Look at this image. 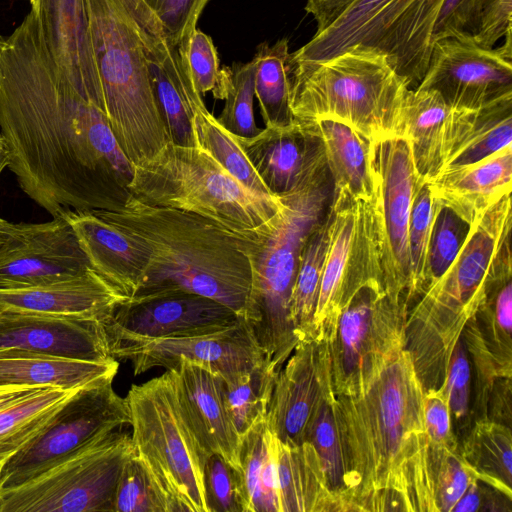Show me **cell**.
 <instances>
[{"label":"cell","instance_id":"cell-24","mask_svg":"<svg viewBox=\"0 0 512 512\" xmlns=\"http://www.w3.org/2000/svg\"><path fill=\"white\" fill-rule=\"evenodd\" d=\"M177 392L213 454L241 472L242 439L225 400L224 380L207 367L181 359L174 368Z\"/></svg>","mask_w":512,"mask_h":512},{"label":"cell","instance_id":"cell-7","mask_svg":"<svg viewBox=\"0 0 512 512\" xmlns=\"http://www.w3.org/2000/svg\"><path fill=\"white\" fill-rule=\"evenodd\" d=\"M104 113L135 166L170 136L155 98L136 23L125 0H85Z\"/></svg>","mask_w":512,"mask_h":512},{"label":"cell","instance_id":"cell-31","mask_svg":"<svg viewBox=\"0 0 512 512\" xmlns=\"http://www.w3.org/2000/svg\"><path fill=\"white\" fill-rule=\"evenodd\" d=\"M450 111L433 90L408 91L398 135L409 141L416 170L424 182L432 179L441 168L444 129Z\"/></svg>","mask_w":512,"mask_h":512},{"label":"cell","instance_id":"cell-28","mask_svg":"<svg viewBox=\"0 0 512 512\" xmlns=\"http://www.w3.org/2000/svg\"><path fill=\"white\" fill-rule=\"evenodd\" d=\"M512 145V97L479 110L452 109L439 170L479 162Z\"/></svg>","mask_w":512,"mask_h":512},{"label":"cell","instance_id":"cell-42","mask_svg":"<svg viewBox=\"0 0 512 512\" xmlns=\"http://www.w3.org/2000/svg\"><path fill=\"white\" fill-rule=\"evenodd\" d=\"M255 64L234 63L229 67L225 104L217 120L230 133L252 137L261 131L254 117Z\"/></svg>","mask_w":512,"mask_h":512},{"label":"cell","instance_id":"cell-46","mask_svg":"<svg viewBox=\"0 0 512 512\" xmlns=\"http://www.w3.org/2000/svg\"><path fill=\"white\" fill-rule=\"evenodd\" d=\"M205 492L209 512H244L240 473L217 454L206 463Z\"/></svg>","mask_w":512,"mask_h":512},{"label":"cell","instance_id":"cell-56","mask_svg":"<svg viewBox=\"0 0 512 512\" xmlns=\"http://www.w3.org/2000/svg\"><path fill=\"white\" fill-rule=\"evenodd\" d=\"M10 162V156L6 144L0 134V174L8 167Z\"/></svg>","mask_w":512,"mask_h":512},{"label":"cell","instance_id":"cell-16","mask_svg":"<svg viewBox=\"0 0 512 512\" xmlns=\"http://www.w3.org/2000/svg\"><path fill=\"white\" fill-rule=\"evenodd\" d=\"M239 319L233 310L208 297L168 291L120 302L105 319L104 326L111 349L136 341L205 334Z\"/></svg>","mask_w":512,"mask_h":512},{"label":"cell","instance_id":"cell-50","mask_svg":"<svg viewBox=\"0 0 512 512\" xmlns=\"http://www.w3.org/2000/svg\"><path fill=\"white\" fill-rule=\"evenodd\" d=\"M443 386L452 417L458 421L464 420L469 410L470 365L463 338L453 350Z\"/></svg>","mask_w":512,"mask_h":512},{"label":"cell","instance_id":"cell-10","mask_svg":"<svg viewBox=\"0 0 512 512\" xmlns=\"http://www.w3.org/2000/svg\"><path fill=\"white\" fill-rule=\"evenodd\" d=\"M444 1L356 0L331 26L289 54V61H320L364 45L387 55L410 87L418 85L429 63L433 29Z\"/></svg>","mask_w":512,"mask_h":512},{"label":"cell","instance_id":"cell-20","mask_svg":"<svg viewBox=\"0 0 512 512\" xmlns=\"http://www.w3.org/2000/svg\"><path fill=\"white\" fill-rule=\"evenodd\" d=\"M91 269L73 229L62 217L22 223L21 232L0 246V289L57 282Z\"/></svg>","mask_w":512,"mask_h":512},{"label":"cell","instance_id":"cell-12","mask_svg":"<svg viewBox=\"0 0 512 512\" xmlns=\"http://www.w3.org/2000/svg\"><path fill=\"white\" fill-rule=\"evenodd\" d=\"M329 234L313 317V338L333 333L342 308L362 288L384 291L373 200L333 195Z\"/></svg>","mask_w":512,"mask_h":512},{"label":"cell","instance_id":"cell-23","mask_svg":"<svg viewBox=\"0 0 512 512\" xmlns=\"http://www.w3.org/2000/svg\"><path fill=\"white\" fill-rule=\"evenodd\" d=\"M30 4V12L61 74L104 112L85 0H30Z\"/></svg>","mask_w":512,"mask_h":512},{"label":"cell","instance_id":"cell-40","mask_svg":"<svg viewBox=\"0 0 512 512\" xmlns=\"http://www.w3.org/2000/svg\"><path fill=\"white\" fill-rule=\"evenodd\" d=\"M306 441L315 449L328 485L341 511H345L343 494L346 462L335 393L322 401L311 422Z\"/></svg>","mask_w":512,"mask_h":512},{"label":"cell","instance_id":"cell-32","mask_svg":"<svg viewBox=\"0 0 512 512\" xmlns=\"http://www.w3.org/2000/svg\"><path fill=\"white\" fill-rule=\"evenodd\" d=\"M316 124L333 182V195L372 201L369 140L337 121L320 120Z\"/></svg>","mask_w":512,"mask_h":512},{"label":"cell","instance_id":"cell-4","mask_svg":"<svg viewBox=\"0 0 512 512\" xmlns=\"http://www.w3.org/2000/svg\"><path fill=\"white\" fill-rule=\"evenodd\" d=\"M511 194L469 226L448 269L407 312L404 343L424 387L438 389L467 324L484 303L494 279L512 268Z\"/></svg>","mask_w":512,"mask_h":512},{"label":"cell","instance_id":"cell-8","mask_svg":"<svg viewBox=\"0 0 512 512\" xmlns=\"http://www.w3.org/2000/svg\"><path fill=\"white\" fill-rule=\"evenodd\" d=\"M130 194L156 206L191 212L257 241L270 229L280 200L259 196L197 146L167 143L134 166Z\"/></svg>","mask_w":512,"mask_h":512},{"label":"cell","instance_id":"cell-5","mask_svg":"<svg viewBox=\"0 0 512 512\" xmlns=\"http://www.w3.org/2000/svg\"><path fill=\"white\" fill-rule=\"evenodd\" d=\"M287 67L294 119L337 121L369 141L398 135L410 85L383 52L355 45L320 61L288 60Z\"/></svg>","mask_w":512,"mask_h":512},{"label":"cell","instance_id":"cell-11","mask_svg":"<svg viewBox=\"0 0 512 512\" xmlns=\"http://www.w3.org/2000/svg\"><path fill=\"white\" fill-rule=\"evenodd\" d=\"M133 455L131 435L121 429L103 434L31 479L0 490V512H112Z\"/></svg>","mask_w":512,"mask_h":512},{"label":"cell","instance_id":"cell-30","mask_svg":"<svg viewBox=\"0 0 512 512\" xmlns=\"http://www.w3.org/2000/svg\"><path fill=\"white\" fill-rule=\"evenodd\" d=\"M276 469L280 512L341 511L309 442L287 444L276 437Z\"/></svg>","mask_w":512,"mask_h":512},{"label":"cell","instance_id":"cell-9","mask_svg":"<svg viewBox=\"0 0 512 512\" xmlns=\"http://www.w3.org/2000/svg\"><path fill=\"white\" fill-rule=\"evenodd\" d=\"M125 398L134 455L168 512H209L205 467L213 453L179 397L174 369L132 385Z\"/></svg>","mask_w":512,"mask_h":512},{"label":"cell","instance_id":"cell-53","mask_svg":"<svg viewBox=\"0 0 512 512\" xmlns=\"http://www.w3.org/2000/svg\"><path fill=\"white\" fill-rule=\"evenodd\" d=\"M40 388L43 387L16 384L0 385V409L22 399Z\"/></svg>","mask_w":512,"mask_h":512},{"label":"cell","instance_id":"cell-43","mask_svg":"<svg viewBox=\"0 0 512 512\" xmlns=\"http://www.w3.org/2000/svg\"><path fill=\"white\" fill-rule=\"evenodd\" d=\"M435 199L426 182H421L414 195L409 227L408 251L410 261V286L407 292L408 304L418 298L425 288V268L431 235Z\"/></svg>","mask_w":512,"mask_h":512},{"label":"cell","instance_id":"cell-17","mask_svg":"<svg viewBox=\"0 0 512 512\" xmlns=\"http://www.w3.org/2000/svg\"><path fill=\"white\" fill-rule=\"evenodd\" d=\"M115 359H126L135 375L154 367L174 369L181 359L207 367L232 384L259 365L264 354L242 317L223 329L175 338H160L115 345Z\"/></svg>","mask_w":512,"mask_h":512},{"label":"cell","instance_id":"cell-54","mask_svg":"<svg viewBox=\"0 0 512 512\" xmlns=\"http://www.w3.org/2000/svg\"><path fill=\"white\" fill-rule=\"evenodd\" d=\"M478 482L479 480L477 479L472 481L466 492L453 508L452 512H474L479 510L481 497Z\"/></svg>","mask_w":512,"mask_h":512},{"label":"cell","instance_id":"cell-21","mask_svg":"<svg viewBox=\"0 0 512 512\" xmlns=\"http://www.w3.org/2000/svg\"><path fill=\"white\" fill-rule=\"evenodd\" d=\"M234 137L275 197L304 187L327 168L316 122L294 119L287 125L265 127L252 137Z\"/></svg>","mask_w":512,"mask_h":512},{"label":"cell","instance_id":"cell-58","mask_svg":"<svg viewBox=\"0 0 512 512\" xmlns=\"http://www.w3.org/2000/svg\"><path fill=\"white\" fill-rule=\"evenodd\" d=\"M2 244H4V243L0 242V246H1Z\"/></svg>","mask_w":512,"mask_h":512},{"label":"cell","instance_id":"cell-52","mask_svg":"<svg viewBox=\"0 0 512 512\" xmlns=\"http://www.w3.org/2000/svg\"><path fill=\"white\" fill-rule=\"evenodd\" d=\"M356 0H307L305 10L312 14L316 33H321L338 20Z\"/></svg>","mask_w":512,"mask_h":512},{"label":"cell","instance_id":"cell-22","mask_svg":"<svg viewBox=\"0 0 512 512\" xmlns=\"http://www.w3.org/2000/svg\"><path fill=\"white\" fill-rule=\"evenodd\" d=\"M105 319L0 311V348L105 361L110 354Z\"/></svg>","mask_w":512,"mask_h":512},{"label":"cell","instance_id":"cell-26","mask_svg":"<svg viewBox=\"0 0 512 512\" xmlns=\"http://www.w3.org/2000/svg\"><path fill=\"white\" fill-rule=\"evenodd\" d=\"M91 268L130 298L136 292L147 264V253L134 237L93 211L65 212Z\"/></svg>","mask_w":512,"mask_h":512},{"label":"cell","instance_id":"cell-35","mask_svg":"<svg viewBox=\"0 0 512 512\" xmlns=\"http://www.w3.org/2000/svg\"><path fill=\"white\" fill-rule=\"evenodd\" d=\"M474 476L508 500L512 495V436L509 426L479 418L460 451Z\"/></svg>","mask_w":512,"mask_h":512},{"label":"cell","instance_id":"cell-15","mask_svg":"<svg viewBox=\"0 0 512 512\" xmlns=\"http://www.w3.org/2000/svg\"><path fill=\"white\" fill-rule=\"evenodd\" d=\"M499 48H484L461 34L434 43L416 88L437 92L456 110H479L512 97V36Z\"/></svg>","mask_w":512,"mask_h":512},{"label":"cell","instance_id":"cell-37","mask_svg":"<svg viewBox=\"0 0 512 512\" xmlns=\"http://www.w3.org/2000/svg\"><path fill=\"white\" fill-rule=\"evenodd\" d=\"M191 125L195 146L207 152L233 178L251 192L277 199L265 186L232 133L226 130L206 108L205 103L191 107Z\"/></svg>","mask_w":512,"mask_h":512},{"label":"cell","instance_id":"cell-1","mask_svg":"<svg viewBox=\"0 0 512 512\" xmlns=\"http://www.w3.org/2000/svg\"><path fill=\"white\" fill-rule=\"evenodd\" d=\"M0 134L21 190L52 218L117 210L134 174L104 112L57 68L29 12L0 35Z\"/></svg>","mask_w":512,"mask_h":512},{"label":"cell","instance_id":"cell-34","mask_svg":"<svg viewBox=\"0 0 512 512\" xmlns=\"http://www.w3.org/2000/svg\"><path fill=\"white\" fill-rule=\"evenodd\" d=\"M240 464L244 512H280L276 437L266 420L242 437Z\"/></svg>","mask_w":512,"mask_h":512},{"label":"cell","instance_id":"cell-2","mask_svg":"<svg viewBox=\"0 0 512 512\" xmlns=\"http://www.w3.org/2000/svg\"><path fill=\"white\" fill-rule=\"evenodd\" d=\"M424 395L404 335L374 357L349 391L336 395L345 511L437 512Z\"/></svg>","mask_w":512,"mask_h":512},{"label":"cell","instance_id":"cell-33","mask_svg":"<svg viewBox=\"0 0 512 512\" xmlns=\"http://www.w3.org/2000/svg\"><path fill=\"white\" fill-rule=\"evenodd\" d=\"M80 389L43 387L0 409V471L47 428Z\"/></svg>","mask_w":512,"mask_h":512},{"label":"cell","instance_id":"cell-51","mask_svg":"<svg viewBox=\"0 0 512 512\" xmlns=\"http://www.w3.org/2000/svg\"><path fill=\"white\" fill-rule=\"evenodd\" d=\"M482 0H445L436 20L432 43L461 34L468 35Z\"/></svg>","mask_w":512,"mask_h":512},{"label":"cell","instance_id":"cell-41","mask_svg":"<svg viewBox=\"0 0 512 512\" xmlns=\"http://www.w3.org/2000/svg\"><path fill=\"white\" fill-rule=\"evenodd\" d=\"M183 70L196 92L203 97L211 92L224 100L229 80V67L220 68L212 38L196 28L189 39L177 46Z\"/></svg>","mask_w":512,"mask_h":512},{"label":"cell","instance_id":"cell-19","mask_svg":"<svg viewBox=\"0 0 512 512\" xmlns=\"http://www.w3.org/2000/svg\"><path fill=\"white\" fill-rule=\"evenodd\" d=\"M335 393L328 337L301 340L278 373L266 424L281 442L306 441L322 401Z\"/></svg>","mask_w":512,"mask_h":512},{"label":"cell","instance_id":"cell-18","mask_svg":"<svg viewBox=\"0 0 512 512\" xmlns=\"http://www.w3.org/2000/svg\"><path fill=\"white\" fill-rule=\"evenodd\" d=\"M406 302L365 287L342 308L328 337L335 394L349 391L374 357L404 334Z\"/></svg>","mask_w":512,"mask_h":512},{"label":"cell","instance_id":"cell-47","mask_svg":"<svg viewBox=\"0 0 512 512\" xmlns=\"http://www.w3.org/2000/svg\"><path fill=\"white\" fill-rule=\"evenodd\" d=\"M475 479L477 478L466 465L459 449L449 451L442 458L436 474L435 503L437 512H452Z\"/></svg>","mask_w":512,"mask_h":512},{"label":"cell","instance_id":"cell-25","mask_svg":"<svg viewBox=\"0 0 512 512\" xmlns=\"http://www.w3.org/2000/svg\"><path fill=\"white\" fill-rule=\"evenodd\" d=\"M128 299L96 271L57 282L0 289V311L106 319Z\"/></svg>","mask_w":512,"mask_h":512},{"label":"cell","instance_id":"cell-6","mask_svg":"<svg viewBox=\"0 0 512 512\" xmlns=\"http://www.w3.org/2000/svg\"><path fill=\"white\" fill-rule=\"evenodd\" d=\"M333 197L328 167L304 187L279 196L280 210L250 252L252 281L242 318L266 360L280 371L300 342L290 301L302 248Z\"/></svg>","mask_w":512,"mask_h":512},{"label":"cell","instance_id":"cell-48","mask_svg":"<svg viewBox=\"0 0 512 512\" xmlns=\"http://www.w3.org/2000/svg\"><path fill=\"white\" fill-rule=\"evenodd\" d=\"M512 0H482L468 35L481 47L493 48L511 32Z\"/></svg>","mask_w":512,"mask_h":512},{"label":"cell","instance_id":"cell-29","mask_svg":"<svg viewBox=\"0 0 512 512\" xmlns=\"http://www.w3.org/2000/svg\"><path fill=\"white\" fill-rule=\"evenodd\" d=\"M117 359L87 361L18 349L0 348V385L78 389L113 381Z\"/></svg>","mask_w":512,"mask_h":512},{"label":"cell","instance_id":"cell-55","mask_svg":"<svg viewBox=\"0 0 512 512\" xmlns=\"http://www.w3.org/2000/svg\"><path fill=\"white\" fill-rule=\"evenodd\" d=\"M22 229V223L13 224L0 218V242L5 243L17 236Z\"/></svg>","mask_w":512,"mask_h":512},{"label":"cell","instance_id":"cell-13","mask_svg":"<svg viewBox=\"0 0 512 512\" xmlns=\"http://www.w3.org/2000/svg\"><path fill=\"white\" fill-rule=\"evenodd\" d=\"M368 152L383 288L391 301L408 304V227L414 195L424 181L416 170L410 143L402 135L369 141Z\"/></svg>","mask_w":512,"mask_h":512},{"label":"cell","instance_id":"cell-3","mask_svg":"<svg viewBox=\"0 0 512 512\" xmlns=\"http://www.w3.org/2000/svg\"><path fill=\"white\" fill-rule=\"evenodd\" d=\"M91 211L146 250L147 264L132 297L185 291L243 316L252 281L250 252L256 241L197 214L151 205L132 194L117 210Z\"/></svg>","mask_w":512,"mask_h":512},{"label":"cell","instance_id":"cell-27","mask_svg":"<svg viewBox=\"0 0 512 512\" xmlns=\"http://www.w3.org/2000/svg\"><path fill=\"white\" fill-rule=\"evenodd\" d=\"M426 183L434 199L470 226L511 194L512 145L479 162L442 170Z\"/></svg>","mask_w":512,"mask_h":512},{"label":"cell","instance_id":"cell-14","mask_svg":"<svg viewBox=\"0 0 512 512\" xmlns=\"http://www.w3.org/2000/svg\"><path fill=\"white\" fill-rule=\"evenodd\" d=\"M113 381L80 389L47 428L0 471V490L17 486L42 473L93 439L130 424L126 398Z\"/></svg>","mask_w":512,"mask_h":512},{"label":"cell","instance_id":"cell-44","mask_svg":"<svg viewBox=\"0 0 512 512\" xmlns=\"http://www.w3.org/2000/svg\"><path fill=\"white\" fill-rule=\"evenodd\" d=\"M468 230L469 226L464 221L435 199L434 217L426 259L424 290L451 265L466 238Z\"/></svg>","mask_w":512,"mask_h":512},{"label":"cell","instance_id":"cell-49","mask_svg":"<svg viewBox=\"0 0 512 512\" xmlns=\"http://www.w3.org/2000/svg\"><path fill=\"white\" fill-rule=\"evenodd\" d=\"M209 0H163L155 13L168 40L177 47L189 39Z\"/></svg>","mask_w":512,"mask_h":512},{"label":"cell","instance_id":"cell-57","mask_svg":"<svg viewBox=\"0 0 512 512\" xmlns=\"http://www.w3.org/2000/svg\"><path fill=\"white\" fill-rule=\"evenodd\" d=\"M155 13L159 10L163 0H143Z\"/></svg>","mask_w":512,"mask_h":512},{"label":"cell","instance_id":"cell-36","mask_svg":"<svg viewBox=\"0 0 512 512\" xmlns=\"http://www.w3.org/2000/svg\"><path fill=\"white\" fill-rule=\"evenodd\" d=\"M289 54L288 40L282 38L274 45H258L253 58L255 97L265 127L283 126L294 120L290 107Z\"/></svg>","mask_w":512,"mask_h":512},{"label":"cell","instance_id":"cell-45","mask_svg":"<svg viewBox=\"0 0 512 512\" xmlns=\"http://www.w3.org/2000/svg\"><path fill=\"white\" fill-rule=\"evenodd\" d=\"M112 512H168L165 500L135 455L124 466Z\"/></svg>","mask_w":512,"mask_h":512},{"label":"cell","instance_id":"cell-38","mask_svg":"<svg viewBox=\"0 0 512 512\" xmlns=\"http://www.w3.org/2000/svg\"><path fill=\"white\" fill-rule=\"evenodd\" d=\"M330 208L307 238L299 259L290 301V317L299 340L313 338L312 326L329 244Z\"/></svg>","mask_w":512,"mask_h":512},{"label":"cell","instance_id":"cell-39","mask_svg":"<svg viewBox=\"0 0 512 512\" xmlns=\"http://www.w3.org/2000/svg\"><path fill=\"white\" fill-rule=\"evenodd\" d=\"M279 370L264 359L249 373L225 385V400L231 419L242 437L266 420Z\"/></svg>","mask_w":512,"mask_h":512}]
</instances>
